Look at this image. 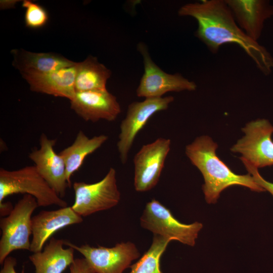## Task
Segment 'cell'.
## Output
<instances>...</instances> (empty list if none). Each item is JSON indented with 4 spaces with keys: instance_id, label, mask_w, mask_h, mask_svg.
<instances>
[{
    "instance_id": "obj_1",
    "label": "cell",
    "mask_w": 273,
    "mask_h": 273,
    "mask_svg": "<svg viewBox=\"0 0 273 273\" xmlns=\"http://www.w3.org/2000/svg\"><path fill=\"white\" fill-rule=\"evenodd\" d=\"M180 16L197 22L196 36L213 54L224 44L238 45L265 75L273 70V57L267 49L250 38L236 23L224 0H205L186 4L179 9Z\"/></svg>"
},
{
    "instance_id": "obj_2",
    "label": "cell",
    "mask_w": 273,
    "mask_h": 273,
    "mask_svg": "<svg viewBox=\"0 0 273 273\" xmlns=\"http://www.w3.org/2000/svg\"><path fill=\"white\" fill-rule=\"evenodd\" d=\"M217 147L210 137L202 135L186 147V155L203 176L205 183L202 190L208 203H216L220 193L233 186H243L257 192L265 191L249 173L240 175L233 171L217 156Z\"/></svg>"
},
{
    "instance_id": "obj_3",
    "label": "cell",
    "mask_w": 273,
    "mask_h": 273,
    "mask_svg": "<svg viewBox=\"0 0 273 273\" xmlns=\"http://www.w3.org/2000/svg\"><path fill=\"white\" fill-rule=\"evenodd\" d=\"M19 193L32 196L39 207L68 206L67 203L51 188L34 165L15 170L1 168L0 203L8 196Z\"/></svg>"
},
{
    "instance_id": "obj_4",
    "label": "cell",
    "mask_w": 273,
    "mask_h": 273,
    "mask_svg": "<svg viewBox=\"0 0 273 273\" xmlns=\"http://www.w3.org/2000/svg\"><path fill=\"white\" fill-rule=\"evenodd\" d=\"M38 207L36 199L25 194L7 216L0 219L2 236L0 240V263L13 251H30L32 235L31 215Z\"/></svg>"
},
{
    "instance_id": "obj_5",
    "label": "cell",
    "mask_w": 273,
    "mask_h": 273,
    "mask_svg": "<svg viewBox=\"0 0 273 273\" xmlns=\"http://www.w3.org/2000/svg\"><path fill=\"white\" fill-rule=\"evenodd\" d=\"M141 226L154 235L170 241L177 240L193 246L198 233L203 227L201 223H183L175 218L170 210L158 201L152 199L146 205L140 218Z\"/></svg>"
},
{
    "instance_id": "obj_6",
    "label": "cell",
    "mask_w": 273,
    "mask_h": 273,
    "mask_svg": "<svg viewBox=\"0 0 273 273\" xmlns=\"http://www.w3.org/2000/svg\"><path fill=\"white\" fill-rule=\"evenodd\" d=\"M73 188L75 200L71 207L82 217L110 209L116 206L120 199L116 172L113 168H110L105 177L98 182H74Z\"/></svg>"
},
{
    "instance_id": "obj_7",
    "label": "cell",
    "mask_w": 273,
    "mask_h": 273,
    "mask_svg": "<svg viewBox=\"0 0 273 273\" xmlns=\"http://www.w3.org/2000/svg\"><path fill=\"white\" fill-rule=\"evenodd\" d=\"M138 51L143 60L144 71L136 90L139 97L161 98L168 92L194 91L196 84L179 73L169 74L162 70L152 60L147 46L139 42Z\"/></svg>"
},
{
    "instance_id": "obj_8",
    "label": "cell",
    "mask_w": 273,
    "mask_h": 273,
    "mask_svg": "<svg viewBox=\"0 0 273 273\" xmlns=\"http://www.w3.org/2000/svg\"><path fill=\"white\" fill-rule=\"evenodd\" d=\"M174 100L172 96L147 98L142 102L130 103L125 117L120 125L117 143L121 162L126 163L128 153L138 133L155 113L166 110Z\"/></svg>"
},
{
    "instance_id": "obj_9",
    "label": "cell",
    "mask_w": 273,
    "mask_h": 273,
    "mask_svg": "<svg viewBox=\"0 0 273 273\" xmlns=\"http://www.w3.org/2000/svg\"><path fill=\"white\" fill-rule=\"evenodd\" d=\"M245 135L231 148L234 153L255 167L273 165V126L264 119L248 123L242 129Z\"/></svg>"
},
{
    "instance_id": "obj_10",
    "label": "cell",
    "mask_w": 273,
    "mask_h": 273,
    "mask_svg": "<svg viewBox=\"0 0 273 273\" xmlns=\"http://www.w3.org/2000/svg\"><path fill=\"white\" fill-rule=\"evenodd\" d=\"M64 244L80 253L95 273H122L140 256L136 246L130 242L117 243L111 248L88 244L78 246L67 241Z\"/></svg>"
},
{
    "instance_id": "obj_11",
    "label": "cell",
    "mask_w": 273,
    "mask_h": 273,
    "mask_svg": "<svg viewBox=\"0 0 273 273\" xmlns=\"http://www.w3.org/2000/svg\"><path fill=\"white\" fill-rule=\"evenodd\" d=\"M169 139L159 138L143 145L133 158L134 186L138 192H146L157 184L170 149Z\"/></svg>"
},
{
    "instance_id": "obj_12",
    "label": "cell",
    "mask_w": 273,
    "mask_h": 273,
    "mask_svg": "<svg viewBox=\"0 0 273 273\" xmlns=\"http://www.w3.org/2000/svg\"><path fill=\"white\" fill-rule=\"evenodd\" d=\"M56 143V140L50 139L42 133L39 139L40 148L33 150L29 158L34 163L41 176L62 198L65 196L68 185L64 160L54 149Z\"/></svg>"
},
{
    "instance_id": "obj_13",
    "label": "cell",
    "mask_w": 273,
    "mask_h": 273,
    "mask_svg": "<svg viewBox=\"0 0 273 273\" xmlns=\"http://www.w3.org/2000/svg\"><path fill=\"white\" fill-rule=\"evenodd\" d=\"M71 108L86 121H113L121 112L116 97L106 90L76 92L70 101Z\"/></svg>"
},
{
    "instance_id": "obj_14",
    "label": "cell",
    "mask_w": 273,
    "mask_h": 273,
    "mask_svg": "<svg viewBox=\"0 0 273 273\" xmlns=\"http://www.w3.org/2000/svg\"><path fill=\"white\" fill-rule=\"evenodd\" d=\"M224 1L240 28L257 41L265 21L273 16V5L266 0Z\"/></svg>"
},
{
    "instance_id": "obj_15",
    "label": "cell",
    "mask_w": 273,
    "mask_h": 273,
    "mask_svg": "<svg viewBox=\"0 0 273 273\" xmlns=\"http://www.w3.org/2000/svg\"><path fill=\"white\" fill-rule=\"evenodd\" d=\"M82 221V217L76 213L71 206L41 211L32 217V239L30 251H41L45 243L55 232Z\"/></svg>"
},
{
    "instance_id": "obj_16",
    "label": "cell",
    "mask_w": 273,
    "mask_h": 273,
    "mask_svg": "<svg viewBox=\"0 0 273 273\" xmlns=\"http://www.w3.org/2000/svg\"><path fill=\"white\" fill-rule=\"evenodd\" d=\"M76 63L72 66L51 72H24L21 74L28 83L31 90L67 98L71 101L76 93Z\"/></svg>"
},
{
    "instance_id": "obj_17",
    "label": "cell",
    "mask_w": 273,
    "mask_h": 273,
    "mask_svg": "<svg viewBox=\"0 0 273 273\" xmlns=\"http://www.w3.org/2000/svg\"><path fill=\"white\" fill-rule=\"evenodd\" d=\"M65 241L51 238L43 251L29 256L35 267V273H62L74 262V249L64 248Z\"/></svg>"
},
{
    "instance_id": "obj_18",
    "label": "cell",
    "mask_w": 273,
    "mask_h": 273,
    "mask_svg": "<svg viewBox=\"0 0 273 273\" xmlns=\"http://www.w3.org/2000/svg\"><path fill=\"white\" fill-rule=\"evenodd\" d=\"M13 64L21 73H46L74 65L73 62L62 56L52 53H33L24 50L12 51Z\"/></svg>"
},
{
    "instance_id": "obj_19",
    "label": "cell",
    "mask_w": 273,
    "mask_h": 273,
    "mask_svg": "<svg viewBox=\"0 0 273 273\" xmlns=\"http://www.w3.org/2000/svg\"><path fill=\"white\" fill-rule=\"evenodd\" d=\"M108 139L104 134L89 138L83 131H79L74 142L59 153L65 162L69 187L71 186L72 174L80 168L85 157L101 147Z\"/></svg>"
},
{
    "instance_id": "obj_20",
    "label": "cell",
    "mask_w": 273,
    "mask_h": 273,
    "mask_svg": "<svg viewBox=\"0 0 273 273\" xmlns=\"http://www.w3.org/2000/svg\"><path fill=\"white\" fill-rule=\"evenodd\" d=\"M75 79L76 92L106 90L111 71L97 58L89 56L83 61L76 63Z\"/></svg>"
},
{
    "instance_id": "obj_21",
    "label": "cell",
    "mask_w": 273,
    "mask_h": 273,
    "mask_svg": "<svg viewBox=\"0 0 273 273\" xmlns=\"http://www.w3.org/2000/svg\"><path fill=\"white\" fill-rule=\"evenodd\" d=\"M170 241L162 236L154 235L150 247L135 263L130 266L129 273H162L160 260Z\"/></svg>"
},
{
    "instance_id": "obj_22",
    "label": "cell",
    "mask_w": 273,
    "mask_h": 273,
    "mask_svg": "<svg viewBox=\"0 0 273 273\" xmlns=\"http://www.w3.org/2000/svg\"><path fill=\"white\" fill-rule=\"evenodd\" d=\"M25 9L24 21L26 27L31 29H38L44 26L49 20L47 11L36 3L29 0L22 2Z\"/></svg>"
},
{
    "instance_id": "obj_23",
    "label": "cell",
    "mask_w": 273,
    "mask_h": 273,
    "mask_svg": "<svg viewBox=\"0 0 273 273\" xmlns=\"http://www.w3.org/2000/svg\"><path fill=\"white\" fill-rule=\"evenodd\" d=\"M249 173L251 175L255 182L263 189L268 191L273 196V182L266 180L258 172V168L251 164L245 159L240 157Z\"/></svg>"
},
{
    "instance_id": "obj_24",
    "label": "cell",
    "mask_w": 273,
    "mask_h": 273,
    "mask_svg": "<svg viewBox=\"0 0 273 273\" xmlns=\"http://www.w3.org/2000/svg\"><path fill=\"white\" fill-rule=\"evenodd\" d=\"M70 273H95L84 258H76L69 266Z\"/></svg>"
},
{
    "instance_id": "obj_25",
    "label": "cell",
    "mask_w": 273,
    "mask_h": 273,
    "mask_svg": "<svg viewBox=\"0 0 273 273\" xmlns=\"http://www.w3.org/2000/svg\"><path fill=\"white\" fill-rule=\"evenodd\" d=\"M16 264L17 260L15 258L8 256L3 263L0 273H17L15 269Z\"/></svg>"
},
{
    "instance_id": "obj_26",
    "label": "cell",
    "mask_w": 273,
    "mask_h": 273,
    "mask_svg": "<svg viewBox=\"0 0 273 273\" xmlns=\"http://www.w3.org/2000/svg\"><path fill=\"white\" fill-rule=\"evenodd\" d=\"M12 204L10 202L0 203V215L1 216L5 217L8 215L13 209Z\"/></svg>"
}]
</instances>
